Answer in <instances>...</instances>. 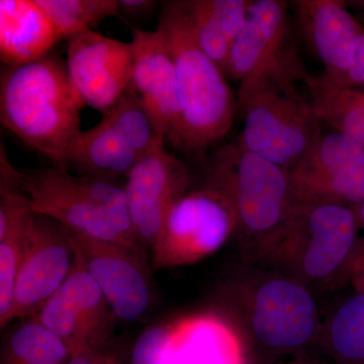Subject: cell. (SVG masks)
I'll list each match as a JSON object with an SVG mask.
<instances>
[{
    "label": "cell",
    "mask_w": 364,
    "mask_h": 364,
    "mask_svg": "<svg viewBox=\"0 0 364 364\" xmlns=\"http://www.w3.org/2000/svg\"><path fill=\"white\" fill-rule=\"evenodd\" d=\"M157 30L176 69L179 119L169 142L200 156L231 130L238 102L224 72L196 42L188 0L163 1Z\"/></svg>",
    "instance_id": "cell-1"
},
{
    "label": "cell",
    "mask_w": 364,
    "mask_h": 364,
    "mask_svg": "<svg viewBox=\"0 0 364 364\" xmlns=\"http://www.w3.org/2000/svg\"><path fill=\"white\" fill-rule=\"evenodd\" d=\"M85 105L72 85L65 60L49 55L32 63L2 67L0 122L26 146L66 169V154L80 134Z\"/></svg>",
    "instance_id": "cell-2"
},
{
    "label": "cell",
    "mask_w": 364,
    "mask_h": 364,
    "mask_svg": "<svg viewBox=\"0 0 364 364\" xmlns=\"http://www.w3.org/2000/svg\"><path fill=\"white\" fill-rule=\"evenodd\" d=\"M354 208L296 205L252 249L256 264L287 275L314 291L348 284L347 270L359 236Z\"/></svg>",
    "instance_id": "cell-3"
},
{
    "label": "cell",
    "mask_w": 364,
    "mask_h": 364,
    "mask_svg": "<svg viewBox=\"0 0 364 364\" xmlns=\"http://www.w3.org/2000/svg\"><path fill=\"white\" fill-rule=\"evenodd\" d=\"M31 208L75 233L116 243L148 258L129 215L124 186L117 181L73 176L68 170L18 169Z\"/></svg>",
    "instance_id": "cell-4"
},
{
    "label": "cell",
    "mask_w": 364,
    "mask_h": 364,
    "mask_svg": "<svg viewBox=\"0 0 364 364\" xmlns=\"http://www.w3.org/2000/svg\"><path fill=\"white\" fill-rule=\"evenodd\" d=\"M262 268L236 287L242 329L255 348L272 356L313 358L323 317L314 291L282 273Z\"/></svg>",
    "instance_id": "cell-5"
},
{
    "label": "cell",
    "mask_w": 364,
    "mask_h": 364,
    "mask_svg": "<svg viewBox=\"0 0 364 364\" xmlns=\"http://www.w3.org/2000/svg\"><path fill=\"white\" fill-rule=\"evenodd\" d=\"M208 186L227 196L237 219V234L251 250L272 233L296 207L289 170L246 149L236 141L213 160Z\"/></svg>",
    "instance_id": "cell-6"
},
{
    "label": "cell",
    "mask_w": 364,
    "mask_h": 364,
    "mask_svg": "<svg viewBox=\"0 0 364 364\" xmlns=\"http://www.w3.org/2000/svg\"><path fill=\"white\" fill-rule=\"evenodd\" d=\"M238 105L244 117L238 139L242 145L287 170L299 161L322 131L310 102L296 87L242 81Z\"/></svg>",
    "instance_id": "cell-7"
},
{
    "label": "cell",
    "mask_w": 364,
    "mask_h": 364,
    "mask_svg": "<svg viewBox=\"0 0 364 364\" xmlns=\"http://www.w3.org/2000/svg\"><path fill=\"white\" fill-rule=\"evenodd\" d=\"M289 4L284 0H252L226 67L227 78L262 80L296 87L311 77L294 43Z\"/></svg>",
    "instance_id": "cell-8"
},
{
    "label": "cell",
    "mask_w": 364,
    "mask_h": 364,
    "mask_svg": "<svg viewBox=\"0 0 364 364\" xmlns=\"http://www.w3.org/2000/svg\"><path fill=\"white\" fill-rule=\"evenodd\" d=\"M237 231L234 208L213 186L189 191L170 210L151 251L155 269L184 267L220 250Z\"/></svg>",
    "instance_id": "cell-9"
},
{
    "label": "cell",
    "mask_w": 364,
    "mask_h": 364,
    "mask_svg": "<svg viewBox=\"0 0 364 364\" xmlns=\"http://www.w3.org/2000/svg\"><path fill=\"white\" fill-rule=\"evenodd\" d=\"M289 174L296 205L364 202V149L339 132L321 131Z\"/></svg>",
    "instance_id": "cell-10"
},
{
    "label": "cell",
    "mask_w": 364,
    "mask_h": 364,
    "mask_svg": "<svg viewBox=\"0 0 364 364\" xmlns=\"http://www.w3.org/2000/svg\"><path fill=\"white\" fill-rule=\"evenodd\" d=\"M126 179L132 226L139 243L151 253L170 210L188 193V168L166 149V141L159 139Z\"/></svg>",
    "instance_id": "cell-11"
},
{
    "label": "cell",
    "mask_w": 364,
    "mask_h": 364,
    "mask_svg": "<svg viewBox=\"0 0 364 364\" xmlns=\"http://www.w3.org/2000/svg\"><path fill=\"white\" fill-rule=\"evenodd\" d=\"M33 318L61 339L71 355L114 341L117 318L76 258L68 279Z\"/></svg>",
    "instance_id": "cell-12"
},
{
    "label": "cell",
    "mask_w": 364,
    "mask_h": 364,
    "mask_svg": "<svg viewBox=\"0 0 364 364\" xmlns=\"http://www.w3.org/2000/svg\"><path fill=\"white\" fill-rule=\"evenodd\" d=\"M70 231L33 213L14 294V318H33L65 282L75 263Z\"/></svg>",
    "instance_id": "cell-13"
},
{
    "label": "cell",
    "mask_w": 364,
    "mask_h": 364,
    "mask_svg": "<svg viewBox=\"0 0 364 364\" xmlns=\"http://www.w3.org/2000/svg\"><path fill=\"white\" fill-rule=\"evenodd\" d=\"M70 233L76 259L102 289L117 320L142 317L151 303L148 258L112 242Z\"/></svg>",
    "instance_id": "cell-14"
},
{
    "label": "cell",
    "mask_w": 364,
    "mask_h": 364,
    "mask_svg": "<svg viewBox=\"0 0 364 364\" xmlns=\"http://www.w3.org/2000/svg\"><path fill=\"white\" fill-rule=\"evenodd\" d=\"M66 67L74 90L87 107L100 114L130 88L133 45L93 30L68 40Z\"/></svg>",
    "instance_id": "cell-15"
},
{
    "label": "cell",
    "mask_w": 364,
    "mask_h": 364,
    "mask_svg": "<svg viewBox=\"0 0 364 364\" xmlns=\"http://www.w3.org/2000/svg\"><path fill=\"white\" fill-rule=\"evenodd\" d=\"M133 75L131 87L140 97L158 135L169 142L179 119L176 69L159 31L132 28Z\"/></svg>",
    "instance_id": "cell-16"
},
{
    "label": "cell",
    "mask_w": 364,
    "mask_h": 364,
    "mask_svg": "<svg viewBox=\"0 0 364 364\" xmlns=\"http://www.w3.org/2000/svg\"><path fill=\"white\" fill-rule=\"evenodd\" d=\"M293 6L299 32L325 67L322 76L338 85L364 26L341 0H296Z\"/></svg>",
    "instance_id": "cell-17"
},
{
    "label": "cell",
    "mask_w": 364,
    "mask_h": 364,
    "mask_svg": "<svg viewBox=\"0 0 364 364\" xmlns=\"http://www.w3.org/2000/svg\"><path fill=\"white\" fill-rule=\"evenodd\" d=\"M33 210L4 143L0 147V327L14 320L16 275L32 228Z\"/></svg>",
    "instance_id": "cell-18"
},
{
    "label": "cell",
    "mask_w": 364,
    "mask_h": 364,
    "mask_svg": "<svg viewBox=\"0 0 364 364\" xmlns=\"http://www.w3.org/2000/svg\"><path fill=\"white\" fill-rule=\"evenodd\" d=\"M60 40L36 0H0V60L4 66L44 58Z\"/></svg>",
    "instance_id": "cell-19"
},
{
    "label": "cell",
    "mask_w": 364,
    "mask_h": 364,
    "mask_svg": "<svg viewBox=\"0 0 364 364\" xmlns=\"http://www.w3.org/2000/svg\"><path fill=\"white\" fill-rule=\"evenodd\" d=\"M140 156L126 139L102 119L100 123L81 131L66 154V169L79 176L117 181L128 177Z\"/></svg>",
    "instance_id": "cell-20"
},
{
    "label": "cell",
    "mask_w": 364,
    "mask_h": 364,
    "mask_svg": "<svg viewBox=\"0 0 364 364\" xmlns=\"http://www.w3.org/2000/svg\"><path fill=\"white\" fill-rule=\"evenodd\" d=\"M251 4L252 0H188L196 42L224 74Z\"/></svg>",
    "instance_id": "cell-21"
},
{
    "label": "cell",
    "mask_w": 364,
    "mask_h": 364,
    "mask_svg": "<svg viewBox=\"0 0 364 364\" xmlns=\"http://www.w3.org/2000/svg\"><path fill=\"white\" fill-rule=\"evenodd\" d=\"M318 351L333 364H364V294L353 289L326 313Z\"/></svg>",
    "instance_id": "cell-22"
},
{
    "label": "cell",
    "mask_w": 364,
    "mask_h": 364,
    "mask_svg": "<svg viewBox=\"0 0 364 364\" xmlns=\"http://www.w3.org/2000/svg\"><path fill=\"white\" fill-rule=\"evenodd\" d=\"M305 85L318 123L349 136L364 149V91L335 85L324 76L311 75Z\"/></svg>",
    "instance_id": "cell-23"
},
{
    "label": "cell",
    "mask_w": 364,
    "mask_h": 364,
    "mask_svg": "<svg viewBox=\"0 0 364 364\" xmlns=\"http://www.w3.org/2000/svg\"><path fill=\"white\" fill-rule=\"evenodd\" d=\"M71 353L54 333L30 318L7 335L1 364H65Z\"/></svg>",
    "instance_id": "cell-24"
},
{
    "label": "cell",
    "mask_w": 364,
    "mask_h": 364,
    "mask_svg": "<svg viewBox=\"0 0 364 364\" xmlns=\"http://www.w3.org/2000/svg\"><path fill=\"white\" fill-rule=\"evenodd\" d=\"M62 39H71L105 18L119 16V0H36Z\"/></svg>",
    "instance_id": "cell-25"
},
{
    "label": "cell",
    "mask_w": 364,
    "mask_h": 364,
    "mask_svg": "<svg viewBox=\"0 0 364 364\" xmlns=\"http://www.w3.org/2000/svg\"><path fill=\"white\" fill-rule=\"evenodd\" d=\"M102 119L126 139L140 157L146 154L159 139H163L158 135L140 97L131 86L116 104L102 112Z\"/></svg>",
    "instance_id": "cell-26"
},
{
    "label": "cell",
    "mask_w": 364,
    "mask_h": 364,
    "mask_svg": "<svg viewBox=\"0 0 364 364\" xmlns=\"http://www.w3.org/2000/svg\"><path fill=\"white\" fill-rule=\"evenodd\" d=\"M174 338L168 330L152 328L141 335L134 345L129 364H171Z\"/></svg>",
    "instance_id": "cell-27"
},
{
    "label": "cell",
    "mask_w": 364,
    "mask_h": 364,
    "mask_svg": "<svg viewBox=\"0 0 364 364\" xmlns=\"http://www.w3.org/2000/svg\"><path fill=\"white\" fill-rule=\"evenodd\" d=\"M124 358L123 347L114 341L104 346L95 347L68 358L65 364H114Z\"/></svg>",
    "instance_id": "cell-28"
},
{
    "label": "cell",
    "mask_w": 364,
    "mask_h": 364,
    "mask_svg": "<svg viewBox=\"0 0 364 364\" xmlns=\"http://www.w3.org/2000/svg\"><path fill=\"white\" fill-rule=\"evenodd\" d=\"M338 86L364 91V31L356 41L350 66Z\"/></svg>",
    "instance_id": "cell-29"
},
{
    "label": "cell",
    "mask_w": 364,
    "mask_h": 364,
    "mask_svg": "<svg viewBox=\"0 0 364 364\" xmlns=\"http://www.w3.org/2000/svg\"><path fill=\"white\" fill-rule=\"evenodd\" d=\"M155 0H119V18L128 21L143 20L155 11Z\"/></svg>",
    "instance_id": "cell-30"
},
{
    "label": "cell",
    "mask_w": 364,
    "mask_h": 364,
    "mask_svg": "<svg viewBox=\"0 0 364 364\" xmlns=\"http://www.w3.org/2000/svg\"><path fill=\"white\" fill-rule=\"evenodd\" d=\"M364 267V235L359 237L349 261L348 270H347V282L350 284L352 277Z\"/></svg>",
    "instance_id": "cell-31"
},
{
    "label": "cell",
    "mask_w": 364,
    "mask_h": 364,
    "mask_svg": "<svg viewBox=\"0 0 364 364\" xmlns=\"http://www.w3.org/2000/svg\"><path fill=\"white\" fill-rule=\"evenodd\" d=\"M350 284L354 291L364 294V267L352 277Z\"/></svg>",
    "instance_id": "cell-32"
},
{
    "label": "cell",
    "mask_w": 364,
    "mask_h": 364,
    "mask_svg": "<svg viewBox=\"0 0 364 364\" xmlns=\"http://www.w3.org/2000/svg\"><path fill=\"white\" fill-rule=\"evenodd\" d=\"M282 364H333L330 361L321 360V359L315 358H306L294 359V360L287 361L286 363Z\"/></svg>",
    "instance_id": "cell-33"
},
{
    "label": "cell",
    "mask_w": 364,
    "mask_h": 364,
    "mask_svg": "<svg viewBox=\"0 0 364 364\" xmlns=\"http://www.w3.org/2000/svg\"><path fill=\"white\" fill-rule=\"evenodd\" d=\"M347 6H352L356 9L360 20L359 21H364V0H356V1H346Z\"/></svg>",
    "instance_id": "cell-34"
},
{
    "label": "cell",
    "mask_w": 364,
    "mask_h": 364,
    "mask_svg": "<svg viewBox=\"0 0 364 364\" xmlns=\"http://www.w3.org/2000/svg\"><path fill=\"white\" fill-rule=\"evenodd\" d=\"M355 210L356 218H358L359 230L364 231V202L354 208Z\"/></svg>",
    "instance_id": "cell-35"
},
{
    "label": "cell",
    "mask_w": 364,
    "mask_h": 364,
    "mask_svg": "<svg viewBox=\"0 0 364 364\" xmlns=\"http://www.w3.org/2000/svg\"><path fill=\"white\" fill-rule=\"evenodd\" d=\"M114 364H126V358L121 359V360L117 361Z\"/></svg>",
    "instance_id": "cell-36"
}]
</instances>
